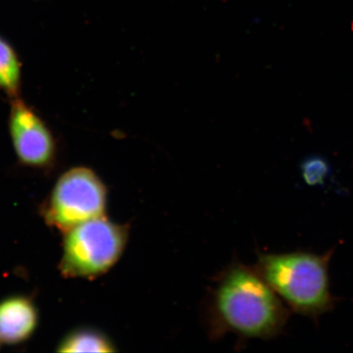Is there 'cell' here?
<instances>
[{"mask_svg": "<svg viewBox=\"0 0 353 353\" xmlns=\"http://www.w3.org/2000/svg\"><path fill=\"white\" fill-rule=\"evenodd\" d=\"M21 88V63L12 46L0 37V90L16 99Z\"/></svg>", "mask_w": 353, "mask_h": 353, "instance_id": "8", "label": "cell"}, {"mask_svg": "<svg viewBox=\"0 0 353 353\" xmlns=\"http://www.w3.org/2000/svg\"><path fill=\"white\" fill-rule=\"evenodd\" d=\"M333 254L334 248L323 254L306 250L263 253L254 269L288 308L318 322L340 301L330 279Z\"/></svg>", "mask_w": 353, "mask_h": 353, "instance_id": "2", "label": "cell"}, {"mask_svg": "<svg viewBox=\"0 0 353 353\" xmlns=\"http://www.w3.org/2000/svg\"><path fill=\"white\" fill-rule=\"evenodd\" d=\"M130 228L105 215L81 223L63 234L60 273L64 278L94 280L108 273L122 257Z\"/></svg>", "mask_w": 353, "mask_h": 353, "instance_id": "3", "label": "cell"}, {"mask_svg": "<svg viewBox=\"0 0 353 353\" xmlns=\"http://www.w3.org/2000/svg\"><path fill=\"white\" fill-rule=\"evenodd\" d=\"M9 132L18 159L30 168H50L57 157L52 132L24 101L16 97L9 114Z\"/></svg>", "mask_w": 353, "mask_h": 353, "instance_id": "5", "label": "cell"}, {"mask_svg": "<svg viewBox=\"0 0 353 353\" xmlns=\"http://www.w3.org/2000/svg\"><path fill=\"white\" fill-rule=\"evenodd\" d=\"M108 196L105 183L94 170L73 167L58 178L41 205V215L48 227L63 234L81 223L104 215Z\"/></svg>", "mask_w": 353, "mask_h": 353, "instance_id": "4", "label": "cell"}, {"mask_svg": "<svg viewBox=\"0 0 353 353\" xmlns=\"http://www.w3.org/2000/svg\"><path fill=\"white\" fill-rule=\"evenodd\" d=\"M57 352H115L113 341L99 330L80 328L73 330L58 343Z\"/></svg>", "mask_w": 353, "mask_h": 353, "instance_id": "7", "label": "cell"}, {"mask_svg": "<svg viewBox=\"0 0 353 353\" xmlns=\"http://www.w3.org/2000/svg\"><path fill=\"white\" fill-rule=\"evenodd\" d=\"M38 324V309L30 297L14 296L0 301V343H24L31 338Z\"/></svg>", "mask_w": 353, "mask_h": 353, "instance_id": "6", "label": "cell"}, {"mask_svg": "<svg viewBox=\"0 0 353 353\" xmlns=\"http://www.w3.org/2000/svg\"><path fill=\"white\" fill-rule=\"evenodd\" d=\"M289 318L290 309L254 267L234 263L221 274L210 304L216 334L268 340L282 333Z\"/></svg>", "mask_w": 353, "mask_h": 353, "instance_id": "1", "label": "cell"}, {"mask_svg": "<svg viewBox=\"0 0 353 353\" xmlns=\"http://www.w3.org/2000/svg\"><path fill=\"white\" fill-rule=\"evenodd\" d=\"M304 183L311 187L322 185L330 175V165L325 158L310 157L305 158L301 166Z\"/></svg>", "mask_w": 353, "mask_h": 353, "instance_id": "9", "label": "cell"}]
</instances>
